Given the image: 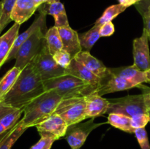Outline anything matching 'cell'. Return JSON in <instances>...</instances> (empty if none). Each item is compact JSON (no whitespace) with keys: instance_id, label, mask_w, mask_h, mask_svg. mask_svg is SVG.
I'll return each instance as SVG.
<instances>
[{"instance_id":"1","label":"cell","mask_w":150,"mask_h":149,"mask_svg":"<svg viewBox=\"0 0 150 149\" xmlns=\"http://www.w3.org/2000/svg\"><path fill=\"white\" fill-rule=\"evenodd\" d=\"M45 91L43 82L29 63L21 70L15 84L1 99L0 104L23 109L29 102Z\"/></svg>"},{"instance_id":"2","label":"cell","mask_w":150,"mask_h":149,"mask_svg":"<svg viewBox=\"0 0 150 149\" xmlns=\"http://www.w3.org/2000/svg\"><path fill=\"white\" fill-rule=\"evenodd\" d=\"M62 98L53 91H45L23 108L21 119L24 127H35L54 114Z\"/></svg>"},{"instance_id":"3","label":"cell","mask_w":150,"mask_h":149,"mask_svg":"<svg viewBox=\"0 0 150 149\" xmlns=\"http://www.w3.org/2000/svg\"><path fill=\"white\" fill-rule=\"evenodd\" d=\"M45 91H53L63 99L86 96L96 91L95 89L79 77L70 74L43 82Z\"/></svg>"},{"instance_id":"4","label":"cell","mask_w":150,"mask_h":149,"mask_svg":"<svg viewBox=\"0 0 150 149\" xmlns=\"http://www.w3.org/2000/svg\"><path fill=\"white\" fill-rule=\"evenodd\" d=\"M109 102L106 113H120L133 118L140 114L149 112L144 93L127 95L124 97L108 99Z\"/></svg>"},{"instance_id":"5","label":"cell","mask_w":150,"mask_h":149,"mask_svg":"<svg viewBox=\"0 0 150 149\" xmlns=\"http://www.w3.org/2000/svg\"><path fill=\"white\" fill-rule=\"evenodd\" d=\"M30 64L42 82L67 74L65 69L56 62L53 55L49 52L45 39L41 51L30 61Z\"/></svg>"},{"instance_id":"6","label":"cell","mask_w":150,"mask_h":149,"mask_svg":"<svg viewBox=\"0 0 150 149\" xmlns=\"http://www.w3.org/2000/svg\"><path fill=\"white\" fill-rule=\"evenodd\" d=\"M54 114L62 117L68 126L81 122L87 118L84 96L63 99Z\"/></svg>"},{"instance_id":"7","label":"cell","mask_w":150,"mask_h":149,"mask_svg":"<svg viewBox=\"0 0 150 149\" xmlns=\"http://www.w3.org/2000/svg\"><path fill=\"white\" fill-rule=\"evenodd\" d=\"M43 29L44 28L39 29L22 44L16 56L14 67L22 70L39 53L45 39L46 32H44Z\"/></svg>"},{"instance_id":"8","label":"cell","mask_w":150,"mask_h":149,"mask_svg":"<svg viewBox=\"0 0 150 149\" xmlns=\"http://www.w3.org/2000/svg\"><path fill=\"white\" fill-rule=\"evenodd\" d=\"M94 118L85 123H78L69 126L66 133V140L71 149H79L84 144L89 133L103 124L93 122Z\"/></svg>"},{"instance_id":"9","label":"cell","mask_w":150,"mask_h":149,"mask_svg":"<svg viewBox=\"0 0 150 149\" xmlns=\"http://www.w3.org/2000/svg\"><path fill=\"white\" fill-rule=\"evenodd\" d=\"M149 40L148 33L144 29L142 36L133 40V65L143 72L150 69Z\"/></svg>"},{"instance_id":"10","label":"cell","mask_w":150,"mask_h":149,"mask_svg":"<svg viewBox=\"0 0 150 149\" xmlns=\"http://www.w3.org/2000/svg\"><path fill=\"white\" fill-rule=\"evenodd\" d=\"M137 87L136 84L120 77L115 75L110 72L108 68V74L101 79L100 84L96 90V92L100 96H103L107 93H114L120 91L127 90Z\"/></svg>"},{"instance_id":"11","label":"cell","mask_w":150,"mask_h":149,"mask_svg":"<svg viewBox=\"0 0 150 149\" xmlns=\"http://www.w3.org/2000/svg\"><path fill=\"white\" fill-rule=\"evenodd\" d=\"M68 127L62 117L55 114L35 126L40 134H50L55 137L57 140L66 135Z\"/></svg>"},{"instance_id":"12","label":"cell","mask_w":150,"mask_h":149,"mask_svg":"<svg viewBox=\"0 0 150 149\" xmlns=\"http://www.w3.org/2000/svg\"><path fill=\"white\" fill-rule=\"evenodd\" d=\"M45 19H46V14L42 13V12H40L39 16H38L36 18V20L32 23V25H31L25 32H23V33L21 34L18 35L16 40H15L14 43H13L12 49L11 51H10V53H9L6 62L10 61V60L13 59V58H16V54H17L19 48L21 46L22 44H23L26 39H29L34 33L38 32L39 29L45 27Z\"/></svg>"},{"instance_id":"13","label":"cell","mask_w":150,"mask_h":149,"mask_svg":"<svg viewBox=\"0 0 150 149\" xmlns=\"http://www.w3.org/2000/svg\"><path fill=\"white\" fill-rule=\"evenodd\" d=\"M58 30L62 42L63 50L67 51L72 58H74L77 54L82 51L79 34L70 26L58 28Z\"/></svg>"},{"instance_id":"14","label":"cell","mask_w":150,"mask_h":149,"mask_svg":"<svg viewBox=\"0 0 150 149\" xmlns=\"http://www.w3.org/2000/svg\"><path fill=\"white\" fill-rule=\"evenodd\" d=\"M65 71L67 74L76 76L80 78L81 80L86 82V83L92 86L94 89H95V90L98 89L100 84L101 79L90 70H88L81 63L78 61L76 58L72 59L71 63L69 67L65 69Z\"/></svg>"},{"instance_id":"15","label":"cell","mask_w":150,"mask_h":149,"mask_svg":"<svg viewBox=\"0 0 150 149\" xmlns=\"http://www.w3.org/2000/svg\"><path fill=\"white\" fill-rule=\"evenodd\" d=\"M86 101V116L94 118L106 113L108 110L109 102L108 99L103 98L96 92L90 93L84 96Z\"/></svg>"},{"instance_id":"16","label":"cell","mask_w":150,"mask_h":149,"mask_svg":"<svg viewBox=\"0 0 150 149\" xmlns=\"http://www.w3.org/2000/svg\"><path fill=\"white\" fill-rule=\"evenodd\" d=\"M38 9L34 0H16L11 13L12 20L22 24L30 18Z\"/></svg>"},{"instance_id":"17","label":"cell","mask_w":150,"mask_h":149,"mask_svg":"<svg viewBox=\"0 0 150 149\" xmlns=\"http://www.w3.org/2000/svg\"><path fill=\"white\" fill-rule=\"evenodd\" d=\"M109 70L112 74L120 76L136 84L137 87L142 86V83H148L146 72L139 70L133 64L132 66H126L118 68H109Z\"/></svg>"},{"instance_id":"18","label":"cell","mask_w":150,"mask_h":149,"mask_svg":"<svg viewBox=\"0 0 150 149\" xmlns=\"http://www.w3.org/2000/svg\"><path fill=\"white\" fill-rule=\"evenodd\" d=\"M74 58L81 63L84 67L100 79L103 78L108 74V68L104 65L102 61L91 55L89 51H82L77 54Z\"/></svg>"},{"instance_id":"19","label":"cell","mask_w":150,"mask_h":149,"mask_svg":"<svg viewBox=\"0 0 150 149\" xmlns=\"http://www.w3.org/2000/svg\"><path fill=\"white\" fill-rule=\"evenodd\" d=\"M23 112V109L5 106L0 104V135L14 127Z\"/></svg>"},{"instance_id":"20","label":"cell","mask_w":150,"mask_h":149,"mask_svg":"<svg viewBox=\"0 0 150 149\" xmlns=\"http://www.w3.org/2000/svg\"><path fill=\"white\" fill-rule=\"evenodd\" d=\"M20 24L15 23L12 27L1 37L0 42V68L6 62L13 43L18 37Z\"/></svg>"},{"instance_id":"21","label":"cell","mask_w":150,"mask_h":149,"mask_svg":"<svg viewBox=\"0 0 150 149\" xmlns=\"http://www.w3.org/2000/svg\"><path fill=\"white\" fill-rule=\"evenodd\" d=\"M27 129L23 126L21 120L18 121L0 137V149H11L12 146Z\"/></svg>"},{"instance_id":"22","label":"cell","mask_w":150,"mask_h":149,"mask_svg":"<svg viewBox=\"0 0 150 149\" xmlns=\"http://www.w3.org/2000/svg\"><path fill=\"white\" fill-rule=\"evenodd\" d=\"M107 123L112 127L128 133H134L135 129L132 127L131 118L120 113L108 114Z\"/></svg>"},{"instance_id":"23","label":"cell","mask_w":150,"mask_h":149,"mask_svg":"<svg viewBox=\"0 0 150 149\" xmlns=\"http://www.w3.org/2000/svg\"><path fill=\"white\" fill-rule=\"evenodd\" d=\"M21 72V70L18 67H13L0 80V101L10 91Z\"/></svg>"},{"instance_id":"24","label":"cell","mask_w":150,"mask_h":149,"mask_svg":"<svg viewBox=\"0 0 150 149\" xmlns=\"http://www.w3.org/2000/svg\"><path fill=\"white\" fill-rule=\"evenodd\" d=\"M101 26L95 24L93 27L89 29L88 32L79 35V40L81 45L82 51H89L92 49L95 42L100 37V29Z\"/></svg>"},{"instance_id":"25","label":"cell","mask_w":150,"mask_h":149,"mask_svg":"<svg viewBox=\"0 0 150 149\" xmlns=\"http://www.w3.org/2000/svg\"><path fill=\"white\" fill-rule=\"evenodd\" d=\"M46 43L51 54L54 55L58 51L63 49L62 42L59 32L58 28L56 26L50 28L45 35Z\"/></svg>"},{"instance_id":"26","label":"cell","mask_w":150,"mask_h":149,"mask_svg":"<svg viewBox=\"0 0 150 149\" xmlns=\"http://www.w3.org/2000/svg\"><path fill=\"white\" fill-rule=\"evenodd\" d=\"M127 8V7L122 5L120 4H114V5L110 6L103 12L100 18H99L96 20L95 24L101 26L103 24H105V23L111 22L113 19L115 18L120 13H123Z\"/></svg>"},{"instance_id":"27","label":"cell","mask_w":150,"mask_h":149,"mask_svg":"<svg viewBox=\"0 0 150 149\" xmlns=\"http://www.w3.org/2000/svg\"><path fill=\"white\" fill-rule=\"evenodd\" d=\"M16 0H2L1 18H0V33L12 20L11 13Z\"/></svg>"},{"instance_id":"28","label":"cell","mask_w":150,"mask_h":149,"mask_svg":"<svg viewBox=\"0 0 150 149\" xmlns=\"http://www.w3.org/2000/svg\"><path fill=\"white\" fill-rule=\"evenodd\" d=\"M135 5L143 17L144 29L147 32L150 41V0H141L136 3Z\"/></svg>"},{"instance_id":"29","label":"cell","mask_w":150,"mask_h":149,"mask_svg":"<svg viewBox=\"0 0 150 149\" xmlns=\"http://www.w3.org/2000/svg\"><path fill=\"white\" fill-rule=\"evenodd\" d=\"M40 135V139L37 143L30 148V149H51L53 143L57 140L55 137L50 134H42Z\"/></svg>"},{"instance_id":"30","label":"cell","mask_w":150,"mask_h":149,"mask_svg":"<svg viewBox=\"0 0 150 149\" xmlns=\"http://www.w3.org/2000/svg\"><path fill=\"white\" fill-rule=\"evenodd\" d=\"M56 62L64 69H67L71 63L73 58L71 56L64 50H61L53 55Z\"/></svg>"},{"instance_id":"31","label":"cell","mask_w":150,"mask_h":149,"mask_svg":"<svg viewBox=\"0 0 150 149\" xmlns=\"http://www.w3.org/2000/svg\"><path fill=\"white\" fill-rule=\"evenodd\" d=\"M139 144L142 149H150V145L148 139L147 132H146L145 128H139L136 129L134 131Z\"/></svg>"},{"instance_id":"32","label":"cell","mask_w":150,"mask_h":149,"mask_svg":"<svg viewBox=\"0 0 150 149\" xmlns=\"http://www.w3.org/2000/svg\"><path fill=\"white\" fill-rule=\"evenodd\" d=\"M150 121L149 112L145 114H140L131 118L132 127L134 129L139 128H144Z\"/></svg>"},{"instance_id":"33","label":"cell","mask_w":150,"mask_h":149,"mask_svg":"<svg viewBox=\"0 0 150 149\" xmlns=\"http://www.w3.org/2000/svg\"><path fill=\"white\" fill-rule=\"evenodd\" d=\"M115 28L112 22H108L101 26L100 29V37H109L114 33Z\"/></svg>"},{"instance_id":"34","label":"cell","mask_w":150,"mask_h":149,"mask_svg":"<svg viewBox=\"0 0 150 149\" xmlns=\"http://www.w3.org/2000/svg\"><path fill=\"white\" fill-rule=\"evenodd\" d=\"M54 20H55V25H54V26H56L57 28L70 26L68 23V20H67L66 13H62V14L54 17Z\"/></svg>"},{"instance_id":"35","label":"cell","mask_w":150,"mask_h":149,"mask_svg":"<svg viewBox=\"0 0 150 149\" xmlns=\"http://www.w3.org/2000/svg\"><path fill=\"white\" fill-rule=\"evenodd\" d=\"M139 88L142 89V90H143V93L145 96V100H146V105H147L149 110H150V88L146 87V86H143V85Z\"/></svg>"},{"instance_id":"36","label":"cell","mask_w":150,"mask_h":149,"mask_svg":"<svg viewBox=\"0 0 150 149\" xmlns=\"http://www.w3.org/2000/svg\"><path fill=\"white\" fill-rule=\"evenodd\" d=\"M118 1L120 4H122V5L123 6H125V7H127L136 4L135 0H118Z\"/></svg>"},{"instance_id":"37","label":"cell","mask_w":150,"mask_h":149,"mask_svg":"<svg viewBox=\"0 0 150 149\" xmlns=\"http://www.w3.org/2000/svg\"><path fill=\"white\" fill-rule=\"evenodd\" d=\"M34 1H35V4H36V5L38 6V7L44 3V0H34Z\"/></svg>"},{"instance_id":"38","label":"cell","mask_w":150,"mask_h":149,"mask_svg":"<svg viewBox=\"0 0 150 149\" xmlns=\"http://www.w3.org/2000/svg\"><path fill=\"white\" fill-rule=\"evenodd\" d=\"M57 1H59V0H44V3H53V2H57Z\"/></svg>"},{"instance_id":"39","label":"cell","mask_w":150,"mask_h":149,"mask_svg":"<svg viewBox=\"0 0 150 149\" xmlns=\"http://www.w3.org/2000/svg\"><path fill=\"white\" fill-rule=\"evenodd\" d=\"M146 77H147L148 79V83H150V69L148 71L146 72Z\"/></svg>"},{"instance_id":"40","label":"cell","mask_w":150,"mask_h":149,"mask_svg":"<svg viewBox=\"0 0 150 149\" xmlns=\"http://www.w3.org/2000/svg\"><path fill=\"white\" fill-rule=\"evenodd\" d=\"M1 9H2V1H0V13H1Z\"/></svg>"},{"instance_id":"41","label":"cell","mask_w":150,"mask_h":149,"mask_svg":"<svg viewBox=\"0 0 150 149\" xmlns=\"http://www.w3.org/2000/svg\"><path fill=\"white\" fill-rule=\"evenodd\" d=\"M141 1V0H135V1H136V3H137L138 1Z\"/></svg>"},{"instance_id":"42","label":"cell","mask_w":150,"mask_h":149,"mask_svg":"<svg viewBox=\"0 0 150 149\" xmlns=\"http://www.w3.org/2000/svg\"><path fill=\"white\" fill-rule=\"evenodd\" d=\"M149 118H150V110H149ZM150 122V121H149Z\"/></svg>"},{"instance_id":"43","label":"cell","mask_w":150,"mask_h":149,"mask_svg":"<svg viewBox=\"0 0 150 149\" xmlns=\"http://www.w3.org/2000/svg\"><path fill=\"white\" fill-rule=\"evenodd\" d=\"M1 37H0V42H1Z\"/></svg>"},{"instance_id":"44","label":"cell","mask_w":150,"mask_h":149,"mask_svg":"<svg viewBox=\"0 0 150 149\" xmlns=\"http://www.w3.org/2000/svg\"><path fill=\"white\" fill-rule=\"evenodd\" d=\"M1 13H0V18H1Z\"/></svg>"}]
</instances>
